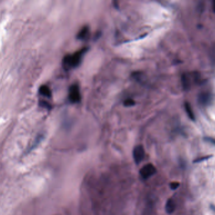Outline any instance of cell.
<instances>
[{
  "mask_svg": "<svg viewBox=\"0 0 215 215\" xmlns=\"http://www.w3.org/2000/svg\"><path fill=\"white\" fill-rule=\"evenodd\" d=\"M87 52L86 48H83L72 54L66 55L63 59V66L67 69L75 68L80 64L84 54Z\"/></svg>",
  "mask_w": 215,
  "mask_h": 215,
  "instance_id": "1",
  "label": "cell"
},
{
  "mask_svg": "<svg viewBox=\"0 0 215 215\" xmlns=\"http://www.w3.org/2000/svg\"><path fill=\"white\" fill-rule=\"evenodd\" d=\"M69 99L72 103H77L81 101L80 90L77 84H73L69 90Z\"/></svg>",
  "mask_w": 215,
  "mask_h": 215,
  "instance_id": "2",
  "label": "cell"
},
{
  "mask_svg": "<svg viewBox=\"0 0 215 215\" xmlns=\"http://www.w3.org/2000/svg\"><path fill=\"white\" fill-rule=\"evenodd\" d=\"M156 172V168L152 163H147L140 169V174L143 179H147L154 175Z\"/></svg>",
  "mask_w": 215,
  "mask_h": 215,
  "instance_id": "3",
  "label": "cell"
},
{
  "mask_svg": "<svg viewBox=\"0 0 215 215\" xmlns=\"http://www.w3.org/2000/svg\"><path fill=\"white\" fill-rule=\"evenodd\" d=\"M145 149L141 145L136 146L133 150V157L135 162L137 164H139L144 160L145 157Z\"/></svg>",
  "mask_w": 215,
  "mask_h": 215,
  "instance_id": "4",
  "label": "cell"
},
{
  "mask_svg": "<svg viewBox=\"0 0 215 215\" xmlns=\"http://www.w3.org/2000/svg\"><path fill=\"white\" fill-rule=\"evenodd\" d=\"M212 99V94L209 92H201L199 94L197 97L199 103L203 106H206L210 104Z\"/></svg>",
  "mask_w": 215,
  "mask_h": 215,
  "instance_id": "5",
  "label": "cell"
},
{
  "mask_svg": "<svg viewBox=\"0 0 215 215\" xmlns=\"http://www.w3.org/2000/svg\"><path fill=\"white\" fill-rule=\"evenodd\" d=\"M181 82H182L183 86L185 90H188L191 88V81L190 76L187 74H184L181 77Z\"/></svg>",
  "mask_w": 215,
  "mask_h": 215,
  "instance_id": "6",
  "label": "cell"
},
{
  "mask_svg": "<svg viewBox=\"0 0 215 215\" xmlns=\"http://www.w3.org/2000/svg\"><path fill=\"white\" fill-rule=\"evenodd\" d=\"M184 108H185V111L187 113V115H188L189 118L191 119V120L194 121L195 116L194 114L193 110H192L190 104L189 103H188V102H186V103H184Z\"/></svg>",
  "mask_w": 215,
  "mask_h": 215,
  "instance_id": "7",
  "label": "cell"
},
{
  "mask_svg": "<svg viewBox=\"0 0 215 215\" xmlns=\"http://www.w3.org/2000/svg\"><path fill=\"white\" fill-rule=\"evenodd\" d=\"M40 94H42L43 96L47 98H50L52 96V93H51L50 89L46 86V85H43L39 89Z\"/></svg>",
  "mask_w": 215,
  "mask_h": 215,
  "instance_id": "8",
  "label": "cell"
},
{
  "mask_svg": "<svg viewBox=\"0 0 215 215\" xmlns=\"http://www.w3.org/2000/svg\"><path fill=\"white\" fill-rule=\"evenodd\" d=\"M175 205L174 201L172 199H169L166 204V211L167 213L171 214L175 210Z\"/></svg>",
  "mask_w": 215,
  "mask_h": 215,
  "instance_id": "9",
  "label": "cell"
},
{
  "mask_svg": "<svg viewBox=\"0 0 215 215\" xmlns=\"http://www.w3.org/2000/svg\"><path fill=\"white\" fill-rule=\"evenodd\" d=\"M89 32V29L87 27H83L82 29L81 30V31L79 32L78 35H77V38L78 39H83L85 37L87 36V35L88 34Z\"/></svg>",
  "mask_w": 215,
  "mask_h": 215,
  "instance_id": "10",
  "label": "cell"
},
{
  "mask_svg": "<svg viewBox=\"0 0 215 215\" xmlns=\"http://www.w3.org/2000/svg\"><path fill=\"white\" fill-rule=\"evenodd\" d=\"M135 105V101L132 99H127L124 101V105L125 106H132Z\"/></svg>",
  "mask_w": 215,
  "mask_h": 215,
  "instance_id": "11",
  "label": "cell"
},
{
  "mask_svg": "<svg viewBox=\"0 0 215 215\" xmlns=\"http://www.w3.org/2000/svg\"><path fill=\"white\" fill-rule=\"evenodd\" d=\"M211 157V155H208V156H205V157H200V158H198L194 161V162L198 163V162H202V161H206V160L208 159V158H210Z\"/></svg>",
  "mask_w": 215,
  "mask_h": 215,
  "instance_id": "12",
  "label": "cell"
},
{
  "mask_svg": "<svg viewBox=\"0 0 215 215\" xmlns=\"http://www.w3.org/2000/svg\"><path fill=\"white\" fill-rule=\"evenodd\" d=\"M179 185H180V184L177 182H172L171 183V184H170V187H171V189L175 190L179 188Z\"/></svg>",
  "mask_w": 215,
  "mask_h": 215,
  "instance_id": "13",
  "label": "cell"
},
{
  "mask_svg": "<svg viewBox=\"0 0 215 215\" xmlns=\"http://www.w3.org/2000/svg\"><path fill=\"white\" fill-rule=\"evenodd\" d=\"M205 140L208 141V142H209V143L213 144L214 145H215V138H211V137H206V138H205Z\"/></svg>",
  "mask_w": 215,
  "mask_h": 215,
  "instance_id": "14",
  "label": "cell"
},
{
  "mask_svg": "<svg viewBox=\"0 0 215 215\" xmlns=\"http://www.w3.org/2000/svg\"><path fill=\"white\" fill-rule=\"evenodd\" d=\"M213 11L215 12V0H213Z\"/></svg>",
  "mask_w": 215,
  "mask_h": 215,
  "instance_id": "15",
  "label": "cell"
}]
</instances>
